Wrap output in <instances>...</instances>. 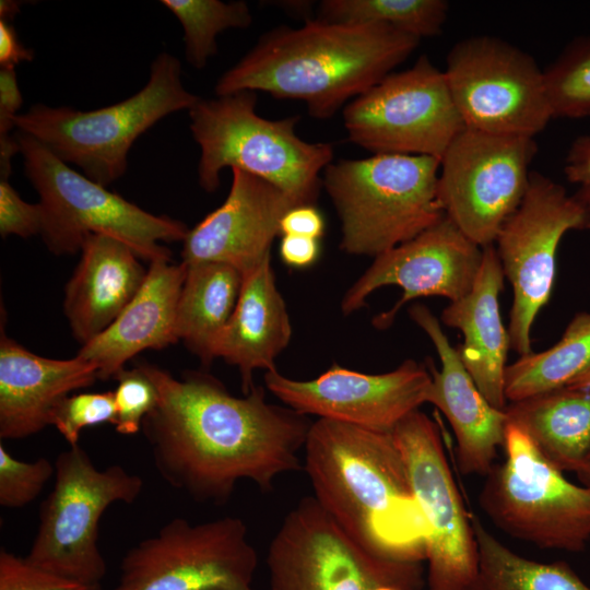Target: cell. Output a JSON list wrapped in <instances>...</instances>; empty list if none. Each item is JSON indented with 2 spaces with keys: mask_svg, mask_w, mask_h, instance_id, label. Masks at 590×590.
<instances>
[{
  "mask_svg": "<svg viewBox=\"0 0 590 590\" xmlns=\"http://www.w3.org/2000/svg\"><path fill=\"white\" fill-rule=\"evenodd\" d=\"M156 387L155 408L142 430L163 480L199 503L224 504L241 480L261 491L303 468L311 423L288 406L269 403L263 387L235 397L215 377L188 371L180 379L137 364Z\"/></svg>",
  "mask_w": 590,
  "mask_h": 590,
  "instance_id": "1",
  "label": "cell"
},
{
  "mask_svg": "<svg viewBox=\"0 0 590 590\" xmlns=\"http://www.w3.org/2000/svg\"><path fill=\"white\" fill-rule=\"evenodd\" d=\"M304 452L314 498L352 542L389 560L425 558L429 527L392 432L318 418Z\"/></svg>",
  "mask_w": 590,
  "mask_h": 590,
  "instance_id": "2",
  "label": "cell"
},
{
  "mask_svg": "<svg viewBox=\"0 0 590 590\" xmlns=\"http://www.w3.org/2000/svg\"><path fill=\"white\" fill-rule=\"evenodd\" d=\"M420 38L379 24L320 19L280 26L217 80L216 96L266 92L302 101L316 119H330L376 85L418 46Z\"/></svg>",
  "mask_w": 590,
  "mask_h": 590,
  "instance_id": "3",
  "label": "cell"
},
{
  "mask_svg": "<svg viewBox=\"0 0 590 590\" xmlns=\"http://www.w3.org/2000/svg\"><path fill=\"white\" fill-rule=\"evenodd\" d=\"M257 93L240 91L201 99L189 110L190 130L201 149L200 186H220L226 167L257 176L285 192L297 205L315 204L333 162L330 143L307 142L296 133L299 116L267 119L256 113Z\"/></svg>",
  "mask_w": 590,
  "mask_h": 590,
  "instance_id": "4",
  "label": "cell"
},
{
  "mask_svg": "<svg viewBox=\"0 0 590 590\" xmlns=\"http://www.w3.org/2000/svg\"><path fill=\"white\" fill-rule=\"evenodd\" d=\"M439 168L438 158L400 154L330 163L322 187L341 221V249L375 258L438 223Z\"/></svg>",
  "mask_w": 590,
  "mask_h": 590,
  "instance_id": "5",
  "label": "cell"
},
{
  "mask_svg": "<svg viewBox=\"0 0 590 590\" xmlns=\"http://www.w3.org/2000/svg\"><path fill=\"white\" fill-rule=\"evenodd\" d=\"M199 101L182 84L179 60L162 52L145 86L132 96L86 111L36 104L16 116L15 128L106 187L126 173L129 150L142 133L169 114L189 111Z\"/></svg>",
  "mask_w": 590,
  "mask_h": 590,
  "instance_id": "6",
  "label": "cell"
},
{
  "mask_svg": "<svg viewBox=\"0 0 590 590\" xmlns=\"http://www.w3.org/2000/svg\"><path fill=\"white\" fill-rule=\"evenodd\" d=\"M25 175L37 191L40 236L55 255L81 250L87 236L101 234L127 244L141 260L170 261L161 243L184 241L189 228L178 220L149 213L72 169L32 135L17 131Z\"/></svg>",
  "mask_w": 590,
  "mask_h": 590,
  "instance_id": "7",
  "label": "cell"
},
{
  "mask_svg": "<svg viewBox=\"0 0 590 590\" xmlns=\"http://www.w3.org/2000/svg\"><path fill=\"white\" fill-rule=\"evenodd\" d=\"M54 463V487L40 505L25 559L61 578L99 586L106 575L97 543L99 520L111 504L135 502L143 480L119 464L97 469L79 445L61 451Z\"/></svg>",
  "mask_w": 590,
  "mask_h": 590,
  "instance_id": "8",
  "label": "cell"
},
{
  "mask_svg": "<svg viewBox=\"0 0 590 590\" xmlns=\"http://www.w3.org/2000/svg\"><path fill=\"white\" fill-rule=\"evenodd\" d=\"M506 459L493 465L480 505L505 533L541 548L580 552L590 541V488L566 480L528 435L507 423Z\"/></svg>",
  "mask_w": 590,
  "mask_h": 590,
  "instance_id": "9",
  "label": "cell"
},
{
  "mask_svg": "<svg viewBox=\"0 0 590 590\" xmlns=\"http://www.w3.org/2000/svg\"><path fill=\"white\" fill-rule=\"evenodd\" d=\"M256 548L237 517L174 518L122 557L110 590H255Z\"/></svg>",
  "mask_w": 590,
  "mask_h": 590,
  "instance_id": "10",
  "label": "cell"
},
{
  "mask_svg": "<svg viewBox=\"0 0 590 590\" xmlns=\"http://www.w3.org/2000/svg\"><path fill=\"white\" fill-rule=\"evenodd\" d=\"M343 122L349 140L374 154L438 160L465 128L445 73L425 55L347 103Z\"/></svg>",
  "mask_w": 590,
  "mask_h": 590,
  "instance_id": "11",
  "label": "cell"
},
{
  "mask_svg": "<svg viewBox=\"0 0 590 590\" xmlns=\"http://www.w3.org/2000/svg\"><path fill=\"white\" fill-rule=\"evenodd\" d=\"M271 590H417L418 563L375 556L352 542L314 496L302 498L270 542Z\"/></svg>",
  "mask_w": 590,
  "mask_h": 590,
  "instance_id": "12",
  "label": "cell"
},
{
  "mask_svg": "<svg viewBox=\"0 0 590 590\" xmlns=\"http://www.w3.org/2000/svg\"><path fill=\"white\" fill-rule=\"evenodd\" d=\"M569 231H590V211L567 194L564 186L531 172L520 205L495 241L512 288L510 347L520 356L532 352V327L551 297L557 248Z\"/></svg>",
  "mask_w": 590,
  "mask_h": 590,
  "instance_id": "13",
  "label": "cell"
},
{
  "mask_svg": "<svg viewBox=\"0 0 590 590\" xmlns=\"http://www.w3.org/2000/svg\"><path fill=\"white\" fill-rule=\"evenodd\" d=\"M536 152L533 137L464 128L440 160L437 193L445 215L480 247L493 245L526 194Z\"/></svg>",
  "mask_w": 590,
  "mask_h": 590,
  "instance_id": "14",
  "label": "cell"
},
{
  "mask_svg": "<svg viewBox=\"0 0 590 590\" xmlns=\"http://www.w3.org/2000/svg\"><path fill=\"white\" fill-rule=\"evenodd\" d=\"M444 73L465 128L534 138L552 119L543 71L506 40L487 35L459 40Z\"/></svg>",
  "mask_w": 590,
  "mask_h": 590,
  "instance_id": "15",
  "label": "cell"
},
{
  "mask_svg": "<svg viewBox=\"0 0 590 590\" xmlns=\"http://www.w3.org/2000/svg\"><path fill=\"white\" fill-rule=\"evenodd\" d=\"M429 527L425 542L429 590H477L476 540L452 476L440 430L416 410L392 430Z\"/></svg>",
  "mask_w": 590,
  "mask_h": 590,
  "instance_id": "16",
  "label": "cell"
},
{
  "mask_svg": "<svg viewBox=\"0 0 590 590\" xmlns=\"http://www.w3.org/2000/svg\"><path fill=\"white\" fill-rule=\"evenodd\" d=\"M267 389L303 415H316L368 429L392 432L427 402L432 374L427 366L406 359L384 374H365L340 365L310 380L266 371Z\"/></svg>",
  "mask_w": 590,
  "mask_h": 590,
  "instance_id": "17",
  "label": "cell"
},
{
  "mask_svg": "<svg viewBox=\"0 0 590 590\" xmlns=\"http://www.w3.org/2000/svg\"><path fill=\"white\" fill-rule=\"evenodd\" d=\"M482 258L483 248L445 215L411 240L376 256L344 294L341 309L350 315L361 309L376 290L399 286L402 297L373 320L376 328L386 329L412 299L441 296L452 303L465 296L473 287Z\"/></svg>",
  "mask_w": 590,
  "mask_h": 590,
  "instance_id": "18",
  "label": "cell"
},
{
  "mask_svg": "<svg viewBox=\"0 0 590 590\" xmlns=\"http://www.w3.org/2000/svg\"><path fill=\"white\" fill-rule=\"evenodd\" d=\"M225 201L189 229L182 246L185 264L224 263L241 275L271 257L284 214L297 204L274 185L240 169Z\"/></svg>",
  "mask_w": 590,
  "mask_h": 590,
  "instance_id": "19",
  "label": "cell"
},
{
  "mask_svg": "<svg viewBox=\"0 0 590 590\" xmlns=\"http://www.w3.org/2000/svg\"><path fill=\"white\" fill-rule=\"evenodd\" d=\"M409 315L428 335L441 363L440 370H430L427 402L441 411L455 433L459 468L463 474H487L497 448L505 444L506 413L480 392L429 308L413 304Z\"/></svg>",
  "mask_w": 590,
  "mask_h": 590,
  "instance_id": "20",
  "label": "cell"
},
{
  "mask_svg": "<svg viewBox=\"0 0 590 590\" xmlns=\"http://www.w3.org/2000/svg\"><path fill=\"white\" fill-rule=\"evenodd\" d=\"M98 379L95 366L76 355L56 359L37 355L0 335V438L22 439L50 425L54 409L66 397Z\"/></svg>",
  "mask_w": 590,
  "mask_h": 590,
  "instance_id": "21",
  "label": "cell"
},
{
  "mask_svg": "<svg viewBox=\"0 0 590 590\" xmlns=\"http://www.w3.org/2000/svg\"><path fill=\"white\" fill-rule=\"evenodd\" d=\"M186 273L184 262H151L129 305L105 331L82 345L78 355L95 366L98 379L115 378L144 350H162L178 341L177 305Z\"/></svg>",
  "mask_w": 590,
  "mask_h": 590,
  "instance_id": "22",
  "label": "cell"
},
{
  "mask_svg": "<svg viewBox=\"0 0 590 590\" xmlns=\"http://www.w3.org/2000/svg\"><path fill=\"white\" fill-rule=\"evenodd\" d=\"M64 288L63 311L73 338L84 345L105 331L141 288L146 274L141 259L125 243L92 234Z\"/></svg>",
  "mask_w": 590,
  "mask_h": 590,
  "instance_id": "23",
  "label": "cell"
},
{
  "mask_svg": "<svg viewBox=\"0 0 590 590\" xmlns=\"http://www.w3.org/2000/svg\"><path fill=\"white\" fill-rule=\"evenodd\" d=\"M504 271L494 245L483 247L482 263L472 290L444 308L440 320L463 334L458 349L462 364L488 403L504 411V380L510 347L499 310Z\"/></svg>",
  "mask_w": 590,
  "mask_h": 590,
  "instance_id": "24",
  "label": "cell"
},
{
  "mask_svg": "<svg viewBox=\"0 0 590 590\" xmlns=\"http://www.w3.org/2000/svg\"><path fill=\"white\" fill-rule=\"evenodd\" d=\"M291 337L288 312L269 257L243 274L237 304L215 343L214 358L237 367L243 394H247L255 387V370L276 369L275 358Z\"/></svg>",
  "mask_w": 590,
  "mask_h": 590,
  "instance_id": "25",
  "label": "cell"
},
{
  "mask_svg": "<svg viewBox=\"0 0 590 590\" xmlns=\"http://www.w3.org/2000/svg\"><path fill=\"white\" fill-rule=\"evenodd\" d=\"M504 411L507 423L562 472H575L590 453V390L564 387L510 402Z\"/></svg>",
  "mask_w": 590,
  "mask_h": 590,
  "instance_id": "26",
  "label": "cell"
},
{
  "mask_svg": "<svg viewBox=\"0 0 590 590\" xmlns=\"http://www.w3.org/2000/svg\"><path fill=\"white\" fill-rule=\"evenodd\" d=\"M241 283V273L224 263L187 266L177 305L176 334L205 366L214 359L215 343L235 309Z\"/></svg>",
  "mask_w": 590,
  "mask_h": 590,
  "instance_id": "27",
  "label": "cell"
},
{
  "mask_svg": "<svg viewBox=\"0 0 590 590\" xmlns=\"http://www.w3.org/2000/svg\"><path fill=\"white\" fill-rule=\"evenodd\" d=\"M590 365V311H579L550 349L520 356L505 370L506 400L520 401L566 387Z\"/></svg>",
  "mask_w": 590,
  "mask_h": 590,
  "instance_id": "28",
  "label": "cell"
},
{
  "mask_svg": "<svg viewBox=\"0 0 590 590\" xmlns=\"http://www.w3.org/2000/svg\"><path fill=\"white\" fill-rule=\"evenodd\" d=\"M471 522L479 553L477 590H590L568 564L530 560L500 543L477 517Z\"/></svg>",
  "mask_w": 590,
  "mask_h": 590,
  "instance_id": "29",
  "label": "cell"
},
{
  "mask_svg": "<svg viewBox=\"0 0 590 590\" xmlns=\"http://www.w3.org/2000/svg\"><path fill=\"white\" fill-rule=\"evenodd\" d=\"M448 11L445 0H323L317 19L386 25L421 39L441 33Z\"/></svg>",
  "mask_w": 590,
  "mask_h": 590,
  "instance_id": "30",
  "label": "cell"
},
{
  "mask_svg": "<svg viewBox=\"0 0 590 590\" xmlns=\"http://www.w3.org/2000/svg\"><path fill=\"white\" fill-rule=\"evenodd\" d=\"M184 28L185 55L197 69L217 52L216 37L227 28H246L252 23L245 1L163 0Z\"/></svg>",
  "mask_w": 590,
  "mask_h": 590,
  "instance_id": "31",
  "label": "cell"
},
{
  "mask_svg": "<svg viewBox=\"0 0 590 590\" xmlns=\"http://www.w3.org/2000/svg\"><path fill=\"white\" fill-rule=\"evenodd\" d=\"M552 118L590 116V36L571 40L543 71Z\"/></svg>",
  "mask_w": 590,
  "mask_h": 590,
  "instance_id": "32",
  "label": "cell"
},
{
  "mask_svg": "<svg viewBox=\"0 0 590 590\" xmlns=\"http://www.w3.org/2000/svg\"><path fill=\"white\" fill-rule=\"evenodd\" d=\"M114 391L79 392L62 399L54 409L50 425L70 447L79 445L81 430L103 423L115 424Z\"/></svg>",
  "mask_w": 590,
  "mask_h": 590,
  "instance_id": "33",
  "label": "cell"
},
{
  "mask_svg": "<svg viewBox=\"0 0 590 590\" xmlns=\"http://www.w3.org/2000/svg\"><path fill=\"white\" fill-rule=\"evenodd\" d=\"M55 475V463L42 457L35 461L14 458L0 445V505L4 508H22L42 493Z\"/></svg>",
  "mask_w": 590,
  "mask_h": 590,
  "instance_id": "34",
  "label": "cell"
},
{
  "mask_svg": "<svg viewBox=\"0 0 590 590\" xmlns=\"http://www.w3.org/2000/svg\"><path fill=\"white\" fill-rule=\"evenodd\" d=\"M115 379L118 381L114 391L115 429L120 435H134L142 429L143 420L157 403L156 387L138 365L122 369Z\"/></svg>",
  "mask_w": 590,
  "mask_h": 590,
  "instance_id": "35",
  "label": "cell"
},
{
  "mask_svg": "<svg viewBox=\"0 0 590 590\" xmlns=\"http://www.w3.org/2000/svg\"><path fill=\"white\" fill-rule=\"evenodd\" d=\"M0 590H102L61 578L31 565L5 548L0 551Z\"/></svg>",
  "mask_w": 590,
  "mask_h": 590,
  "instance_id": "36",
  "label": "cell"
},
{
  "mask_svg": "<svg viewBox=\"0 0 590 590\" xmlns=\"http://www.w3.org/2000/svg\"><path fill=\"white\" fill-rule=\"evenodd\" d=\"M43 223L39 203L24 201L8 179H0V235L23 238L40 234Z\"/></svg>",
  "mask_w": 590,
  "mask_h": 590,
  "instance_id": "37",
  "label": "cell"
},
{
  "mask_svg": "<svg viewBox=\"0 0 590 590\" xmlns=\"http://www.w3.org/2000/svg\"><path fill=\"white\" fill-rule=\"evenodd\" d=\"M281 235H297L321 238L324 219L315 204H302L290 209L280 223Z\"/></svg>",
  "mask_w": 590,
  "mask_h": 590,
  "instance_id": "38",
  "label": "cell"
},
{
  "mask_svg": "<svg viewBox=\"0 0 590 590\" xmlns=\"http://www.w3.org/2000/svg\"><path fill=\"white\" fill-rule=\"evenodd\" d=\"M23 103L14 68L0 69V138L9 137Z\"/></svg>",
  "mask_w": 590,
  "mask_h": 590,
  "instance_id": "39",
  "label": "cell"
},
{
  "mask_svg": "<svg viewBox=\"0 0 590 590\" xmlns=\"http://www.w3.org/2000/svg\"><path fill=\"white\" fill-rule=\"evenodd\" d=\"M279 249L282 261L296 269L310 267L320 253L319 239L297 235H282Z\"/></svg>",
  "mask_w": 590,
  "mask_h": 590,
  "instance_id": "40",
  "label": "cell"
},
{
  "mask_svg": "<svg viewBox=\"0 0 590 590\" xmlns=\"http://www.w3.org/2000/svg\"><path fill=\"white\" fill-rule=\"evenodd\" d=\"M569 182L590 186V132L578 137L570 145L564 166Z\"/></svg>",
  "mask_w": 590,
  "mask_h": 590,
  "instance_id": "41",
  "label": "cell"
},
{
  "mask_svg": "<svg viewBox=\"0 0 590 590\" xmlns=\"http://www.w3.org/2000/svg\"><path fill=\"white\" fill-rule=\"evenodd\" d=\"M33 57V51L20 42L11 21L0 19V67L14 68L21 61H31Z\"/></svg>",
  "mask_w": 590,
  "mask_h": 590,
  "instance_id": "42",
  "label": "cell"
},
{
  "mask_svg": "<svg viewBox=\"0 0 590 590\" xmlns=\"http://www.w3.org/2000/svg\"><path fill=\"white\" fill-rule=\"evenodd\" d=\"M570 389L590 390V365L574 378L567 386Z\"/></svg>",
  "mask_w": 590,
  "mask_h": 590,
  "instance_id": "43",
  "label": "cell"
},
{
  "mask_svg": "<svg viewBox=\"0 0 590 590\" xmlns=\"http://www.w3.org/2000/svg\"><path fill=\"white\" fill-rule=\"evenodd\" d=\"M20 4L15 1L1 0L0 2V17L1 20L12 21L14 15L19 13Z\"/></svg>",
  "mask_w": 590,
  "mask_h": 590,
  "instance_id": "44",
  "label": "cell"
},
{
  "mask_svg": "<svg viewBox=\"0 0 590 590\" xmlns=\"http://www.w3.org/2000/svg\"><path fill=\"white\" fill-rule=\"evenodd\" d=\"M575 473L577 474L582 485L590 488V453L575 470Z\"/></svg>",
  "mask_w": 590,
  "mask_h": 590,
  "instance_id": "45",
  "label": "cell"
},
{
  "mask_svg": "<svg viewBox=\"0 0 590 590\" xmlns=\"http://www.w3.org/2000/svg\"><path fill=\"white\" fill-rule=\"evenodd\" d=\"M573 197L590 211V186L579 187Z\"/></svg>",
  "mask_w": 590,
  "mask_h": 590,
  "instance_id": "46",
  "label": "cell"
},
{
  "mask_svg": "<svg viewBox=\"0 0 590 590\" xmlns=\"http://www.w3.org/2000/svg\"><path fill=\"white\" fill-rule=\"evenodd\" d=\"M374 590H401V589H398V588H394V587H391V586H381V587H378Z\"/></svg>",
  "mask_w": 590,
  "mask_h": 590,
  "instance_id": "47",
  "label": "cell"
}]
</instances>
